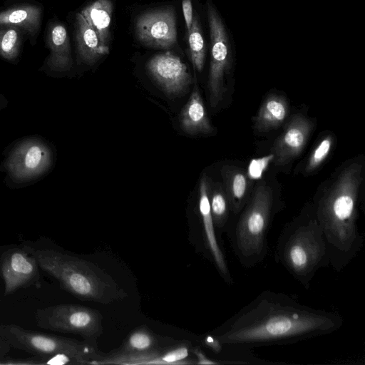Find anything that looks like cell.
Returning a JSON list of instances; mask_svg holds the SVG:
<instances>
[{"mask_svg": "<svg viewBox=\"0 0 365 365\" xmlns=\"http://www.w3.org/2000/svg\"><path fill=\"white\" fill-rule=\"evenodd\" d=\"M343 322L338 312L316 309L289 294L267 289L212 334L227 347L251 350L329 334Z\"/></svg>", "mask_w": 365, "mask_h": 365, "instance_id": "6da1fadb", "label": "cell"}, {"mask_svg": "<svg viewBox=\"0 0 365 365\" xmlns=\"http://www.w3.org/2000/svg\"><path fill=\"white\" fill-rule=\"evenodd\" d=\"M362 170L359 162L349 165L314 208L328 244L329 266L337 272L356 257L364 243L357 224Z\"/></svg>", "mask_w": 365, "mask_h": 365, "instance_id": "7a4b0ae2", "label": "cell"}, {"mask_svg": "<svg viewBox=\"0 0 365 365\" xmlns=\"http://www.w3.org/2000/svg\"><path fill=\"white\" fill-rule=\"evenodd\" d=\"M21 247L35 257L41 269L81 300L107 304L125 296L104 269L59 249L48 240H24Z\"/></svg>", "mask_w": 365, "mask_h": 365, "instance_id": "3957f363", "label": "cell"}, {"mask_svg": "<svg viewBox=\"0 0 365 365\" xmlns=\"http://www.w3.org/2000/svg\"><path fill=\"white\" fill-rule=\"evenodd\" d=\"M275 259L307 289L317 272L329 266L328 244L314 209L282 230L276 244Z\"/></svg>", "mask_w": 365, "mask_h": 365, "instance_id": "277c9868", "label": "cell"}, {"mask_svg": "<svg viewBox=\"0 0 365 365\" xmlns=\"http://www.w3.org/2000/svg\"><path fill=\"white\" fill-rule=\"evenodd\" d=\"M275 208L272 188L265 182H260L236 215L237 218L230 220L225 232L235 255L245 268H252L265 259Z\"/></svg>", "mask_w": 365, "mask_h": 365, "instance_id": "5b68a950", "label": "cell"}, {"mask_svg": "<svg viewBox=\"0 0 365 365\" xmlns=\"http://www.w3.org/2000/svg\"><path fill=\"white\" fill-rule=\"evenodd\" d=\"M0 336L11 348L37 356L38 364L56 356L69 357L73 364H94L100 358L94 348L78 340L27 329L14 324H1Z\"/></svg>", "mask_w": 365, "mask_h": 365, "instance_id": "8992f818", "label": "cell"}, {"mask_svg": "<svg viewBox=\"0 0 365 365\" xmlns=\"http://www.w3.org/2000/svg\"><path fill=\"white\" fill-rule=\"evenodd\" d=\"M37 326L41 329L80 335L94 340L103 334V317L91 307L62 304L38 309L35 314Z\"/></svg>", "mask_w": 365, "mask_h": 365, "instance_id": "52a82bcc", "label": "cell"}, {"mask_svg": "<svg viewBox=\"0 0 365 365\" xmlns=\"http://www.w3.org/2000/svg\"><path fill=\"white\" fill-rule=\"evenodd\" d=\"M211 38V60L208 87L212 107H216L226 91L225 77L231 67V54L227 32L221 18L211 4H207Z\"/></svg>", "mask_w": 365, "mask_h": 365, "instance_id": "ba28073f", "label": "cell"}, {"mask_svg": "<svg viewBox=\"0 0 365 365\" xmlns=\"http://www.w3.org/2000/svg\"><path fill=\"white\" fill-rule=\"evenodd\" d=\"M35 257L22 247L4 250L0 257V269L4 282V294L33 285H39L41 275Z\"/></svg>", "mask_w": 365, "mask_h": 365, "instance_id": "9c48e42d", "label": "cell"}, {"mask_svg": "<svg viewBox=\"0 0 365 365\" xmlns=\"http://www.w3.org/2000/svg\"><path fill=\"white\" fill-rule=\"evenodd\" d=\"M209 195L207 179L204 176L200 184L199 197V212L201 219L203 246L207 257L214 263L223 280L227 284L231 285L233 284V279L213 223Z\"/></svg>", "mask_w": 365, "mask_h": 365, "instance_id": "30bf717a", "label": "cell"}, {"mask_svg": "<svg viewBox=\"0 0 365 365\" xmlns=\"http://www.w3.org/2000/svg\"><path fill=\"white\" fill-rule=\"evenodd\" d=\"M136 32L140 41L148 46L170 48L177 40L174 11L165 9L143 14L137 20Z\"/></svg>", "mask_w": 365, "mask_h": 365, "instance_id": "8fae6325", "label": "cell"}, {"mask_svg": "<svg viewBox=\"0 0 365 365\" xmlns=\"http://www.w3.org/2000/svg\"><path fill=\"white\" fill-rule=\"evenodd\" d=\"M312 128V123L304 115H292L272 148L274 164L284 165L298 156L307 144Z\"/></svg>", "mask_w": 365, "mask_h": 365, "instance_id": "7c38bea8", "label": "cell"}, {"mask_svg": "<svg viewBox=\"0 0 365 365\" xmlns=\"http://www.w3.org/2000/svg\"><path fill=\"white\" fill-rule=\"evenodd\" d=\"M147 66L151 75L169 94L181 93L191 83L186 65L170 52L154 56Z\"/></svg>", "mask_w": 365, "mask_h": 365, "instance_id": "4fadbf2b", "label": "cell"}, {"mask_svg": "<svg viewBox=\"0 0 365 365\" xmlns=\"http://www.w3.org/2000/svg\"><path fill=\"white\" fill-rule=\"evenodd\" d=\"M189 347L185 344L160 351L157 349L137 354L114 353L101 357L95 364H190Z\"/></svg>", "mask_w": 365, "mask_h": 365, "instance_id": "5bb4252c", "label": "cell"}, {"mask_svg": "<svg viewBox=\"0 0 365 365\" xmlns=\"http://www.w3.org/2000/svg\"><path fill=\"white\" fill-rule=\"evenodd\" d=\"M42 9L38 5L23 4L0 11V25L19 28L34 41L41 29Z\"/></svg>", "mask_w": 365, "mask_h": 365, "instance_id": "9a60e30c", "label": "cell"}, {"mask_svg": "<svg viewBox=\"0 0 365 365\" xmlns=\"http://www.w3.org/2000/svg\"><path fill=\"white\" fill-rule=\"evenodd\" d=\"M75 37L77 51L87 63L92 64L109 53L108 46L101 43L96 32L80 12L76 15Z\"/></svg>", "mask_w": 365, "mask_h": 365, "instance_id": "2e32d148", "label": "cell"}, {"mask_svg": "<svg viewBox=\"0 0 365 365\" xmlns=\"http://www.w3.org/2000/svg\"><path fill=\"white\" fill-rule=\"evenodd\" d=\"M180 118L182 129L187 133H210L213 130L196 87L182 110Z\"/></svg>", "mask_w": 365, "mask_h": 365, "instance_id": "e0dca14e", "label": "cell"}, {"mask_svg": "<svg viewBox=\"0 0 365 365\" xmlns=\"http://www.w3.org/2000/svg\"><path fill=\"white\" fill-rule=\"evenodd\" d=\"M289 106L286 99L278 95L269 96L260 106L255 120V128L267 132L279 127L286 119Z\"/></svg>", "mask_w": 365, "mask_h": 365, "instance_id": "ac0fdd59", "label": "cell"}, {"mask_svg": "<svg viewBox=\"0 0 365 365\" xmlns=\"http://www.w3.org/2000/svg\"><path fill=\"white\" fill-rule=\"evenodd\" d=\"M46 44L50 49V62L59 68L69 67L71 63V46L66 27L60 23L49 26Z\"/></svg>", "mask_w": 365, "mask_h": 365, "instance_id": "d6986e66", "label": "cell"}, {"mask_svg": "<svg viewBox=\"0 0 365 365\" xmlns=\"http://www.w3.org/2000/svg\"><path fill=\"white\" fill-rule=\"evenodd\" d=\"M90 26L96 32L101 43L108 46L109 28L113 13L110 0H96L80 12Z\"/></svg>", "mask_w": 365, "mask_h": 365, "instance_id": "ffe728a7", "label": "cell"}, {"mask_svg": "<svg viewBox=\"0 0 365 365\" xmlns=\"http://www.w3.org/2000/svg\"><path fill=\"white\" fill-rule=\"evenodd\" d=\"M223 177L230 210L236 215L247 202V178L242 171L230 168L224 169Z\"/></svg>", "mask_w": 365, "mask_h": 365, "instance_id": "44dd1931", "label": "cell"}, {"mask_svg": "<svg viewBox=\"0 0 365 365\" xmlns=\"http://www.w3.org/2000/svg\"><path fill=\"white\" fill-rule=\"evenodd\" d=\"M211 215L217 234L225 232L230 222V205L225 192L215 188L209 195Z\"/></svg>", "mask_w": 365, "mask_h": 365, "instance_id": "7402d4cb", "label": "cell"}, {"mask_svg": "<svg viewBox=\"0 0 365 365\" xmlns=\"http://www.w3.org/2000/svg\"><path fill=\"white\" fill-rule=\"evenodd\" d=\"M158 341L155 336L144 327L133 331L126 339L122 347L115 353L137 354L155 349Z\"/></svg>", "mask_w": 365, "mask_h": 365, "instance_id": "603a6c76", "label": "cell"}, {"mask_svg": "<svg viewBox=\"0 0 365 365\" xmlns=\"http://www.w3.org/2000/svg\"><path fill=\"white\" fill-rule=\"evenodd\" d=\"M24 34L18 27L0 25V55L6 59L15 58L19 53Z\"/></svg>", "mask_w": 365, "mask_h": 365, "instance_id": "cb8c5ba5", "label": "cell"}, {"mask_svg": "<svg viewBox=\"0 0 365 365\" xmlns=\"http://www.w3.org/2000/svg\"><path fill=\"white\" fill-rule=\"evenodd\" d=\"M188 42L193 65L198 71H201L204 66L205 46L196 16L193 18L188 31Z\"/></svg>", "mask_w": 365, "mask_h": 365, "instance_id": "d4e9b609", "label": "cell"}, {"mask_svg": "<svg viewBox=\"0 0 365 365\" xmlns=\"http://www.w3.org/2000/svg\"><path fill=\"white\" fill-rule=\"evenodd\" d=\"M333 143L334 138L330 135L322 139L315 148L308 160L305 168L307 173L312 172L321 165L329 154Z\"/></svg>", "mask_w": 365, "mask_h": 365, "instance_id": "484cf974", "label": "cell"}, {"mask_svg": "<svg viewBox=\"0 0 365 365\" xmlns=\"http://www.w3.org/2000/svg\"><path fill=\"white\" fill-rule=\"evenodd\" d=\"M43 150L38 145L31 146L24 158V165L28 169L34 170L41 163L43 158Z\"/></svg>", "mask_w": 365, "mask_h": 365, "instance_id": "4316f807", "label": "cell"}, {"mask_svg": "<svg viewBox=\"0 0 365 365\" xmlns=\"http://www.w3.org/2000/svg\"><path fill=\"white\" fill-rule=\"evenodd\" d=\"M202 344L215 354H221L225 346L213 334L205 336Z\"/></svg>", "mask_w": 365, "mask_h": 365, "instance_id": "83f0119b", "label": "cell"}, {"mask_svg": "<svg viewBox=\"0 0 365 365\" xmlns=\"http://www.w3.org/2000/svg\"><path fill=\"white\" fill-rule=\"evenodd\" d=\"M182 5L186 27L188 31L193 20L191 0H182Z\"/></svg>", "mask_w": 365, "mask_h": 365, "instance_id": "f1b7e54d", "label": "cell"}, {"mask_svg": "<svg viewBox=\"0 0 365 365\" xmlns=\"http://www.w3.org/2000/svg\"><path fill=\"white\" fill-rule=\"evenodd\" d=\"M192 352L196 356L197 364H219L217 361L208 358L200 347L192 349Z\"/></svg>", "mask_w": 365, "mask_h": 365, "instance_id": "f546056e", "label": "cell"}, {"mask_svg": "<svg viewBox=\"0 0 365 365\" xmlns=\"http://www.w3.org/2000/svg\"><path fill=\"white\" fill-rule=\"evenodd\" d=\"M9 344L0 336V360H1L10 351Z\"/></svg>", "mask_w": 365, "mask_h": 365, "instance_id": "4dcf8cb0", "label": "cell"}]
</instances>
